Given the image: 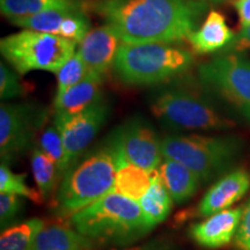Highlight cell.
Returning a JSON list of instances; mask_svg holds the SVG:
<instances>
[{"label":"cell","mask_w":250,"mask_h":250,"mask_svg":"<svg viewBox=\"0 0 250 250\" xmlns=\"http://www.w3.org/2000/svg\"><path fill=\"white\" fill-rule=\"evenodd\" d=\"M208 5L203 0H94L92 9L123 43L188 41Z\"/></svg>","instance_id":"cell-1"},{"label":"cell","mask_w":250,"mask_h":250,"mask_svg":"<svg viewBox=\"0 0 250 250\" xmlns=\"http://www.w3.org/2000/svg\"><path fill=\"white\" fill-rule=\"evenodd\" d=\"M70 224L94 242L112 245L134 242L152 230L139 203L114 191L72 214Z\"/></svg>","instance_id":"cell-2"},{"label":"cell","mask_w":250,"mask_h":250,"mask_svg":"<svg viewBox=\"0 0 250 250\" xmlns=\"http://www.w3.org/2000/svg\"><path fill=\"white\" fill-rule=\"evenodd\" d=\"M195 62L189 50L169 43H123L114 70L124 85L152 86L187 73Z\"/></svg>","instance_id":"cell-3"},{"label":"cell","mask_w":250,"mask_h":250,"mask_svg":"<svg viewBox=\"0 0 250 250\" xmlns=\"http://www.w3.org/2000/svg\"><path fill=\"white\" fill-rule=\"evenodd\" d=\"M116 156L108 144L89 152L68 169L57 192L62 215H71L114 190Z\"/></svg>","instance_id":"cell-4"},{"label":"cell","mask_w":250,"mask_h":250,"mask_svg":"<svg viewBox=\"0 0 250 250\" xmlns=\"http://www.w3.org/2000/svg\"><path fill=\"white\" fill-rule=\"evenodd\" d=\"M162 155L189 168L201 182L224 173L241 153V140L234 136L169 134L161 140Z\"/></svg>","instance_id":"cell-5"},{"label":"cell","mask_w":250,"mask_h":250,"mask_svg":"<svg viewBox=\"0 0 250 250\" xmlns=\"http://www.w3.org/2000/svg\"><path fill=\"white\" fill-rule=\"evenodd\" d=\"M151 110L161 123L177 130H228L235 126V122L219 112L201 93L184 86L156 93Z\"/></svg>","instance_id":"cell-6"},{"label":"cell","mask_w":250,"mask_h":250,"mask_svg":"<svg viewBox=\"0 0 250 250\" xmlns=\"http://www.w3.org/2000/svg\"><path fill=\"white\" fill-rule=\"evenodd\" d=\"M76 46L73 41L30 29H23L0 41L2 57L20 76L31 71L57 73L76 54Z\"/></svg>","instance_id":"cell-7"},{"label":"cell","mask_w":250,"mask_h":250,"mask_svg":"<svg viewBox=\"0 0 250 250\" xmlns=\"http://www.w3.org/2000/svg\"><path fill=\"white\" fill-rule=\"evenodd\" d=\"M206 89L232 105L250 125V58L242 52L218 55L198 67Z\"/></svg>","instance_id":"cell-8"},{"label":"cell","mask_w":250,"mask_h":250,"mask_svg":"<svg viewBox=\"0 0 250 250\" xmlns=\"http://www.w3.org/2000/svg\"><path fill=\"white\" fill-rule=\"evenodd\" d=\"M107 144L116 156V162L126 161L148 171L158 169L162 162L161 140L151 125L139 117L118 126Z\"/></svg>","instance_id":"cell-9"},{"label":"cell","mask_w":250,"mask_h":250,"mask_svg":"<svg viewBox=\"0 0 250 250\" xmlns=\"http://www.w3.org/2000/svg\"><path fill=\"white\" fill-rule=\"evenodd\" d=\"M44 111L33 104L1 103L0 105V156L8 165L31 147L34 137L44 120Z\"/></svg>","instance_id":"cell-10"},{"label":"cell","mask_w":250,"mask_h":250,"mask_svg":"<svg viewBox=\"0 0 250 250\" xmlns=\"http://www.w3.org/2000/svg\"><path fill=\"white\" fill-rule=\"evenodd\" d=\"M107 117L108 105L103 99L73 116H55L54 123L62 134L65 149L61 177L79 160Z\"/></svg>","instance_id":"cell-11"},{"label":"cell","mask_w":250,"mask_h":250,"mask_svg":"<svg viewBox=\"0 0 250 250\" xmlns=\"http://www.w3.org/2000/svg\"><path fill=\"white\" fill-rule=\"evenodd\" d=\"M14 26L52 34L79 44L90 30V21L85 9H50L29 18L11 21Z\"/></svg>","instance_id":"cell-12"},{"label":"cell","mask_w":250,"mask_h":250,"mask_svg":"<svg viewBox=\"0 0 250 250\" xmlns=\"http://www.w3.org/2000/svg\"><path fill=\"white\" fill-rule=\"evenodd\" d=\"M122 41L108 24L90 29L79 43L81 57L94 73L104 78L114 68Z\"/></svg>","instance_id":"cell-13"},{"label":"cell","mask_w":250,"mask_h":250,"mask_svg":"<svg viewBox=\"0 0 250 250\" xmlns=\"http://www.w3.org/2000/svg\"><path fill=\"white\" fill-rule=\"evenodd\" d=\"M243 208H226L190 227V236L197 245L208 249L227 246L235 237L243 215Z\"/></svg>","instance_id":"cell-14"},{"label":"cell","mask_w":250,"mask_h":250,"mask_svg":"<svg viewBox=\"0 0 250 250\" xmlns=\"http://www.w3.org/2000/svg\"><path fill=\"white\" fill-rule=\"evenodd\" d=\"M250 188V175L243 169L225 175L205 193L197 208L198 217H210L239 202Z\"/></svg>","instance_id":"cell-15"},{"label":"cell","mask_w":250,"mask_h":250,"mask_svg":"<svg viewBox=\"0 0 250 250\" xmlns=\"http://www.w3.org/2000/svg\"><path fill=\"white\" fill-rule=\"evenodd\" d=\"M235 34L226 22V18L218 11H211L198 29L188 39L191 48L198 55H208L228 48Z\"/></svg>","instance_id":"cell-16"},{"label":"cell","mask_w":250,"mask_h":250,"mask_svg":"<svg viewBox=\"0 0 250 250\" xmlns=\"http://www.w3.org/2000/svg\"><path fill=\"white\" fill-rule=\"evenodd\" d=\"M103 79L104 78L92 72L86 79L56 98L55 116H73L101 100Z\"/></svg>","instance_id":"cell-17"},{"label":"cell","mask_w":250,"mask_h":250,"mask_svg":"<svg viewBox=\"0 0 250 250\" xmlns=\"http://www.w3.org/2000/svg\"><path fill=\"white\" fill-rule=\"evenodd\" d=\"M93 243L72 225L45 223L37 233L33 250H90Z\"/></svg>","instance_id":"cell-18"},{"label":"cell","mask_w":250,"mask_h":250,"mask_svg":"<svg viewBox=\"0 0 250 250\" xmlns=\"http://www.w3.org/2000/svg\"><path fill=\"white\" fill-rule=\"evenodd\" d=\"M159 173L175 203H184L191 198L201 184L198 177L189 168L171 159H165L161 162Z\"/></svg>","instance_id":"cell-19"},{"label":"cell","mask_w":250,"mask_h":250,"mask_svg":"<svg viewBox=\"0 0 250 250\" xmlns=\"http://www.w3.org/2000/svg\"><path fill=\"white\" fill-rule=\"evenodd\" d=\"M151 175V187L138 203L146 223L153 229L169 215L174 201L162 183L159 170H152Z\"/></svg>","instance_id":"cell-20"},{"label":"cell","mask_w":250,"mask_h":250,"mask_svg":"<svg viewBox=\"0 0 250 250\" xmlns=\"http://www.w3.org/2000/svg\"><path fill=\"white\" fill-rule=\"evenodd\" d=\"M81 0H0L1 14L13 21L50 9H83Z\"/></svg>","instance_id":"cell-21"},{"label":"cell","mask_w":250,"mask_h":250,"mask_svg":"<svg viewBox=\"0 0 250 250\" xmlns=\"http://www.w3.org/2000/svg\"><path fill=\"white\" fill-rule=\"evenodd\" d=\"M151 171L126 161H117L116 177L112 191L139 202L151 187Z\"/></svg>","instance_id":"cell-22"},{"label":"cell","mask_w":250,"mask_h":250,"mask_svg":"<svg viewBox=\"0 0 250 250\" xmlns=\"http://www.w3.org/2000/svg\"><path fill=\"white\" fill-rule=\"evenodd\" d=\"M42 219H29L2 230L0 250H33L37 233L44 226Z\"/></svg>","instance_id":"cell-23"},{"label":"cell","mask_w":250,"mask_h":250,"mask_svg":"<svg viewBox=\"0 0 250 250\" xmlns=\"http://www.w3.org/2000/svg\"><path fill=\"white\" fill-rule=\"evenodd\" d=\"M30 164L39 191L43 198H49L55 191L58 181L61 180L57 164L40 148L33 151Z\"/></svg>","instance_id":"cell-24"},{"label":"cell","mask_w":250,"mask_h":250,"mask_svg":"<svg viewBox=\"0 0 250 250\" xmlns=\"http://www.w3.org/2000/svg\"><path fill=\"white\" fill-rule=\"evenodd\" d=\"M90 73H92V71L87 66L85 61L79 52H76L56 73V76H57V90H56L55 99L62 96L71 87L76 86L80 81L86 79Z\"/></svg>","instance_id":"cell-25"},{"label":"cell","mask_w":250,"mask_h":250,"mask_svg":"<svg viewBox=\"0 0 250 250\" xmlns=\"http://www.w3.org/2000/svg\"><path fill=\"white\" fill-rule=\"evenodd\" d=\"M0 192L26 197L36 204H41L44 201L39 190L33 189L26 183V174L13 173L4 162L0 166Z\"/></svg>","instance_id":"cell-26"},{"label":"cell","mask_w":250,"mask_h":250,"mask_svg":"<svg viewBox=\"0 0 250 250\" xmlns=\"http://www.w3.org/2000/svg\"><path fill=\"white\" fill-rule=\"evenodd\" d=\"M40 149L43 153L54 160L58 166L59 176H61L62 164H64L65 158V149H64V143H62V134L59 132L55 123L52 125H49L46 129L43 131L40 137Z\"/></svg>","instance_id":"cell-27"},{"label":"cell","mask_w":250,"mask_h":250,"mask_svg":"<svg viewBox=\"0 0 250 250\" xmlns=\"http://www.w3.org/2000/svg\"><path fill=\"white\" fill-rule=\"evenodd\" d=\"M23 94V87L14 71H12L4 62H0V98L9 100L18 98Z\"/></svg>","instance_id":"cell-28"},{"label":"cell","mask_w":250,"mask_h":250,"mask_svg":"<svg viewBox=\"0 0 250 250\" xmlns=\"http://www.w3.org/2000/svg\"><path fill=\"white\" fill-rule=\"evenodd\" d=\"M22 208V199L14 193H0V224L1 227L7 226L18 217Z\"/></svg>","instance_id":"cell-29"},{"label":"cell","mask_w":250,"mask_h":250,"mask_svg":"<svg viewBox=\"0 0 250 250\" xmlns=\"http://www.w3.org/2000/svg\"><path fill=\"white\" fill-rule=\"evenodd\" d=\"M234 243L237 250H250V201L243 211Z\"/></svg>","instance_id":"cell-30"},{"label":"cell","mask_w":250,"mask_h":250,"mask_svg":"<svg viewBox=\"0 0 250 250\" xmlns=\"http://www.w3.org/2000/svg\"><path fill=\"white\" fill-rule=\"evenodd\" d=\"M227 49L228 51L236 52H243L250 49V24L240 29L239 34L235 35V39Z\"/></svg>","instance_id":"cell-31"},{"label":"cell","mask_w":250,"mask_h":250,"mask_svg":"<svg viewBox=\"0 0 250 250\" xmlns=\"http://www.w3.org/2000/svg\"><path fill=\"white\" fill-rule=\"evenodd\" d=\"M233 6L239 15L240 27L245 28L250 24V0H234Z\"/></svg>","instance_id":"cell-32"},{"label":"cell","mask_w":250,"mask_h":250,"mask_svg":"<svg viewBox=\"0 0 250 250\" xmlns=\"http://www.w3.org/2000/svg\"><path fill=\"white\" fill-rule=\"evenodd\" d=\"M123 250H162V249H159L153 246H145V247H132V248H127Z\"/></svg>","instance_id":"cell-33"},{"label":"cell","mask_w":250,"mask_h":250,"mask_svg":"<svg viewBox=\"0 0 250 250\" xmlns=\"http://www.w3.org/2000/svg\"><path fill=\"white\" fill-rule=\"evenodd\" d=\"M204 1V0H203ZM210 1H215V2H220V1H224V0H210Z\"/></svg>","instance_id":"cell-34"}]
</instances>
